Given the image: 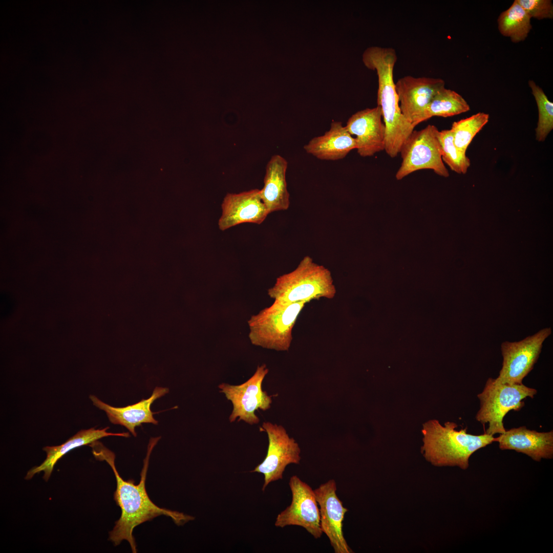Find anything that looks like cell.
I'll return each instance as SVG.
<instances>
[{"instance_id": "obj_1", "label": "cell", "mask_w": 553, "mask_h": 553, "mask_svg": "<svg viewBox=\"0 0 553 553\" xmlns=\"http://www.w3.org/2000/svg\"><path fill=\"white\" fill-rule=\"evenodd\" d=\"M161 437L151 438L147 447V453L143 460V466L140 473V480L138 484H135L132 479L123 480L119 475L115 464L114 453L105 447L102 443L96 441L89 445L96 459L105 461L112 468L116 480V489L114 499L121 510L120 518L115 522L112 530L109 532V538L115 546L123 540L130 543L132 552H137L135 538L133 535L134 528L138 525L160 515L171 517L178 526L183 525L194 517L156 505L150 499L145 488V480L152 451Z\"/></svg>"}, {"instance_id": "obj_2", "label": "cell", "mask_w": 553, "mask_h": 553, "mask_svg": "<svg viewBox=\"0 0 553 553\" xmlns=\"http://www.w3.org/2000/svg\"><path fill=\"white\" fill-rule=\"evenodd\" d=\"M397 59L395 50L390 47H368L362 56L365 66L375 71L378 77L377 102L380 108L386 129L385 151L391 158H395L400 153L401 146L415 127L400 109L393 80Z\"/></svg>"}, {"instance_id": "obj_3", "label": "cell", "mask_w": 553, "mask_h": 553, "mask_svg": "<svg viewBox=\"0 0 553 553\" xmlns=\"http://www.w3.org/2000/svg\"><path fill=\"white\" fill-rule=\"evenodd\" d=\"M457 425L448 421L442 426L432 419L423 424V445L421 452L426 460L436 466L469 467L471 455L493 442L495 438L485 434L467 433V428L457 430Z\"/></svg>"}, {"instance_id": "obj_4", "label": "cell", "mask_w": 553, "mask_h": 553, "mask_svg": "<svg viewBox=\"0 0 553 553\" xmlns=\"http://www.w3.org/2000/svg\"><path fill=\"white\" fill-rule=\"evenodd\" d=\"M336 293L330 270L305 257L292 271L276 279L268 290L274 302L282 304L297 302L306 304L321 298L333 299Z\"/></svg>"}, {"instance_id": "obj_5", "label": "cell", "mask_w": 553, "mask_h": 553, "mask_svg": "<svg viewBox=\"0 0 553 553\" xmlns=\"http://www.w3.org/2000/svg\"><path fill=\"white\" fill-rule=\"evenodd\" d=\"M305 304H282L274 302L270 307L252 315L247 321L251 343L265 349L288 351L292 341L293 328Z\"/></svg>"}, {"instance_id": "obj_6", "label": "cell", "mask_w": 553, "mask_h": 553, "mask_svg": "<svg viewBox=\"0 0 553 553\" xmlns=\"http://www.w3.org/2000/svg\"><path fill=\"white\" fill-rule=\"evenodd\" d=\"M537 390L521 384H503L489 377L482 391L477 396L480 408L475 418L482 424L488 423L485 433L493 436L506 431L503 418L510 411H520L524 406L523 399L533 398Z\"/></svg>"}, {"instance_id": "obj_7", "label": "cell", "mask_w": 553, "mask_h": 553, "mask_svg": "<svg viewBox=\"0 0 553 553\" xmlns=\"http://www.w3.org/2000/svg\"><path fill=\"white\" fill-rule=\"evenodd\" d=\"M439 132L433 125L413 131L400 151L402 161L396 174L397 180L423 169H432L442 177L449 176L442 160Z\"/></svg>"}, {"instance_id": "obj_8", "label": "cell", "mask_w": 553, "mask_h": 553, "mask_svg": "<svg viewBox=\"0 0 553 553\" xmlns=\"http://www.w3.org/2000/svg\"><path fill=\"white\" fill-rule=\"evenodd\" d=\"M268 372L265 364L257 367L253 375L247 381L239 385L222 383L218 386L220 392L230 400L233 409L229 417L230 422L243 420L252 425L259 422L255 411L258 409L266 411L270 408L272 399L262 388L263 381Z\"/></svg>"}, {"instance_id": "obj_9", "label": "cell", "mask_w": 553, "mask_h": 553, "mask_svg": "<svg viewBox=\"0 0 553 553\" xmlns=\"http://www.w3.org/2000/svg\"><path fill=\"white\" fill-rule=\"evenodd\" d=\"M551 334V328H545L520 341L503 342L501 346L502 368L496 380L503 384H522L537 361L544 342Z\"/></svg>"}, {"instance_id": "obj_10", "label": "cell", "mask_w": 553, "mask_h": 553, "mask_svg": "<svg viewBox=\"0 0 553 553\" xmlns=\"http://www.w3.org/2000/svg\"><path fill=\"white\" fill-rule=\"evenodd\" d=\"M262 428L268 437L267 453L263 461L250 472L264 475L262 490L264 491L269 483L283 479L284 472L288 464H300L301 449L282 426L266 422Z\"/></svg>"}, {"instance_id": "obj_11", "label": "cell", "mask_w": 553, "mask_h": 553, "mask_svg": "<svg viewBox=\"0 0 553 553\" xmlns=\"http://www.w3.org/2000/svg\"><path fill=\"white\" fill-rule=\"evenodd\" d=\"M289 485L292 494L291 504L278 515L275 526L281 528L289 525L301 526L314 538H321L323 532L314 490L296 475L290 477Z\"/></svg>"}, {"instance_id": "obj_12", "label": "cell", "mask_w": 553, "mask_h": 553, "mask_svg": "<svg viewBox=\"0 0 553 553\" xmlns=\"http://www.w3.org/2000/svg\"><path fill=\"white\" fill-rule=\"evenodd\" d=\"M335 481L330 479L314 490L319 505L322 531L328 537L335 553H351L343 532V521L348 509L336 494Z\"/></svg>"}, {"instance_id": "obj_13", "label": "cell", "mask_w": 553, "mask_h": 553, "mask_svg": "<svg viewBox=\"0 0 553 553\" xmlns=\"http://www.w3.org/2000/svg\"><path fill=\"white\" fill-rule=\"evenodd\" d=\"M445 87L440 78L405 76L395 83L399 104L406 119L415 127L436 93Z\"/></svg>"}, {"instance_id": "obj_14", "label": "cell", "mask_w": 553, "mask_h": 553, "mask_svg": "<svg viewBox=\"0 0 553 553\" xmlns=\"http://www.w3.org/2000/svg\"><path fill=\"white\" fill-rule=\"evenodd\" d=\"M380 108L377 105L353 114L348 120L349 133L355 136L356 150L361 157H370L385 148V125Z\"/></svg>"}, {"instance_id": "obj_15", "label": "cell", "mask_w": 553, "mask_h": 553, "mask_svg": "<svg viewBox=\"0 0 553 553\" xmlns=\"http://www.w3.org/2000/svg\"><path fill=\"white\" fill-rule=\"evenodd\" d=\"M221 208L218 226L222 231L244 223L260 224L269 214L258 189L238 194L228 193Z\"/></svg>"}, {"instance_id": "obj_16", "label": "cell", "mask_w": 553, "mask_h": 553, "mask_svg": "<svg viewBox=\"0 0 553 553\" xmlns=\"http://www.w3.org/2000/svg\"><path fill=\"white\" fill-rule=\"evenodd\" d=\"M501 450H514L533 460L553 458V431L539 432L525 426L514 428L495 438Z\"/></svg>"}, {"instance_id": "obj_17", "label": "cell", "mask_w": 553, "mask_h": 553, "mask_svg": "<svg viewBox=\"0 0 553 553\" xmlns=\"http://www.w3.org/2000/svg\"><path fill=\"white\" fill-rule=\"evenodd\" d=\"M167 388L156 387L150 397L142 399L140 401L124 407H115L108 405L94 395H90V398L93 405L104 411L110 422L114 424L124 426L134 435L136 436L135 428L142 423H151L157 424L151 409L152 404L155 400L168 393Z\"/></svg>"}, {"instance_id": "obj_18", "label": "cell", "mask_w": 553, "mask_h": 553, "mask_svg": "<svg viewBox=\"0 0 553 553\" xmlns=\"http://www.w3.org/2000/svg\"><path fill=\"white\" fill-rule=\"evenodd\" d=\"M356 148V143L341 121H333L330 129L324 135L315 137L305 145L307 153L318 159L337 160L345 158Z\"/></svg>"}, {"instance_id": "obj_19", "label": "cell", "mask_w": 553, "mask_h": 553, "mask_svg": "<svg viewBox=\"0 0 553 553\" xmlns=\"http://www.w3.org/2000/svg\"><path fill=\"white\" fill-rule=\"evenodd\" d=\"M287 160L280 155H274L266 166L264 186L260 196L269 214L284 210L290 204L289 194L286 181Z\"/></svg>"}, {"instance_id": "obj_20", "label": "cell", "mask_w": 553, "mask_h": 553, "mask_svg": "<svg viewBox=\"0 0 553 553\" xmlns=\"http://www.w3.org/2000/svg\"><path fill=\"white\" fill-rule=\"evenodd\" d=\"M109 427L100 429L92 428L87 430H82L68 439L65 443L57 446H46L43 450L46 452L47 456L44 461L39 465L30 469L27 473L25 479H31L35 474L41 472H44L43 478L48 481L57 462L66 453L76 448L89 445L104 437L110 436L129 437L128 432L113 433L108 432Z\"/></svg>"}, {"instance_id": "obj_21", "label": "cell", "mask_w": 553, "mask_h": 553, "mask_svg": "<svg viewBox=\"0 0 553 553\" xmlns=\"http://www.w3.org/2000/svg\"><path fill=\"white\" fill-rule=\"evenodd\" d=\"M531 18L517 0L498 17V27L500 33L509 37L514 42L524 40L531 29Z\"/></svg>"}, {"instance_id": "obj_22", "label": "cell", "mask_w": 553, "mask_h": 553, "mask_svg": "<svg viewBox=\"0 0 553 553\" xmlns=\"http://www.w3.org/2000/svg\"><path fill=\"white\" fill-rule=\"evenodd\" d=\"M470 110V105L462 96L444 87L432 98L419 123L434 116L451 117Z\"/></svg>"}, {"instance_id": "obj_23", "label": "cell", "mask_w": 553, "mask_h": 553, "mask_svg": "<svg viewBox=\"0 0 553 553\" xmlns=\"http://www.w3.org/2000/svg\"><path fill=\"white\" fill-rule=\"evenodd\" d=\"M488 114L479 112L453 122L450 130L456 146L461 152L466 153L473 139L488 122Z\"/></svg>"}, {"instance_id": "obj_24", "label": "cell", "mask_w": 553, "mask_h": 553, "mask_svg": "<svg viewBox=\"0 0 553 553\" xmlns=\"http://www.w3.org/2000/svg\"><path fill=\"white\" fill-rule=\"evenodd\" d=\"M538 110V121L536 128V138L543 142L553 129V103L543 90L531 80L528 81Z\"/></svg>"}, {"instance_id": "obj_25", "label": "cell", "mask_w": 553, "mask_h": 553, "mask_svg": "<svg viewBox=\"0 0 553 553\" xmlns=\"http://www.w3.org/2000/svg\"><path fill=\"white\" fill-rule=\"evenodd\" d=\"M439 139L441 148V157L450 169L458 174H465L471 165L466 153L460 151L455 145L450 130L439 132Z\"/></svg>"}, {"instance_id": "obj_26", "label": "cell", "mask_w": 553, "mask_h": 553, "mask_svg": "<svg viewBox=\"0 0 553 553\" xmlns=\"http://www.w3.org/2000/svg\"><path fill=\"white\" fill-rule=\"evenodd\" d=\"M530 18L538 19H551L553 5L550 0H517Z\"/></svg>"}]
</instances>
